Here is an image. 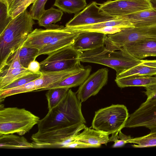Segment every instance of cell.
I'll return each instance as SVG.
<instances>
[{"instance_id": "1", "label": "cell", "mask_w": 156, "mask_h": 156, "mask_svg": "<svg viewBox=\"0 0 156 156\" xmlns=\"http://www.w3.org/2000/svg\"><path fill=\"white\" fill-rule=\"evenodd\" d=\"M82 102L69 89L60 102L40 119L38 130L31 136L33 148H53L78 134L86 126Z\"/></svg>"}, {"instance_id": "2", "label": "cell", "mask_w": 156, "mask_h": 156, "mask_svg": "<svg viewBox=\"0 0 156 156\" xmlns=\"http://www.w3.org/2000/svg\"><path fill=\"white\" fill-rule=\"evenodd\" d=\"M35 24L26 9L9 22L0 33V70L6 65L9 59L22 47Z\"/></svg>"}, {"instance_id": "3", "label": "cell", "mask_w": 156, "mask_h": 156, "mask_svg": "<svg viewBox=\"0 0 156 156\" xmlns=\"http://www.w3.org/2000/svg\"><path fill=\"white\" fill-rule=\"evenodd\" d=\"M78 60L80 62L105 65L114 69L116 76L141 63L122 48L120 50L112 51L105 45L93 50L81 53Z\"/></svg>"}, {"instance_id": "4", "label": "cell", "mask_w": 156, "mask_h": 156, "mask_svg": "<svg viewBox=\"0 0 156 156\" xmlns=\"http://www.w3.org/2000/svg\"><path fill=\"white\" fill-rule=\"evenodd\" d=\"M40 120L24 108L1 107L0 135L16 133L23 136L37 124Z\"/></svg>"}, {"instance_id": "5", "label": "cell", "mask_w": 156, "mask_h": 156, "mask_svg": "<svg viewBox=\"0 0 156 156\" xmlns=\"http://www.w3.org/2000/svg\"><path fill=\"white\" fill-rule=\"evenodd\" d=\"M129 114L123 105H112L95 112L91 127L108 135L125 127Z\"/></svg>"}, {"instance_id": "6", "label": "cell", "mask_w": 156, "mask_h": 156, "mask_svg": "<svg viewBox=\"0 0 156 156\" xmlns=\"http://www.w3.org/2000/svg\"><path fill=\"white\" fill-rule=\"evenodd\" d=\"M150 39H156V25L122 28L119 32L107 34L105 44L116 51L128 43Z\"/></svg>"}, {"instance_id": "7", "label": "cell", "mask_w": 156, "mask_h": 156, "mask_svg": "<svg viewBox=\"0 0 156 156\" xmlns=\"http://www.w3.org/2000/svg\"><path fill=\"white\" fill-rule=\"evenodd\" d=\"M80 53L72 45L52 52L40 62L41 72L62 70L71 68L80 61Z\"/></svg>"}, {"instance_id": "8", "label": "cell", "mask_w": 156, "mask_h": 156, "mask_svg": "<svg viewBox=\"0 0 156 156\" xmlns=\"http://www.w3.org/2000/svg\"><path fill=\"white\" fill-rule=\"evenodd\" d=\"M99 4L103 12L115 18L154 7L150 0H108Z\"/></svg>"}, {"instance_id": "9", "label": "cell", "mask_w": 156, "mask_h": 156, "mask_svg": "<svg viewBox=\"0 0 156 156\" xmlns=\"http://www.w3.org/2000/svg\"><path fill=\"white\" fill-rule=\"evenodd\" d=\"M95 2L87 5L80 12L76 14L66 25L67 27L92 24L115 19L103 12Z\"/></svg>"}, {"instance_id": "10", "label": "cell", "mask_w": 156, "mask_h": 156, "mask_svg": "<svg viewBox=\"0 0 156 156\" xmlns=\"http://www.w3.org/2000/svg\"><path fill=\"white\" fill-rule=\"evenodd\" d=\"M108 75V69L103 68L89 75L80 86L76 92L79 99L83 102L97 94L107 84Z\"/></svg>"}, {"instance_id": "11", "label": "cell", "mask_w": 156, "mask_h": 156, "mask_svg": "<svg viewBox=\"0 0 156 156\" xmlns=\"http://www.w3.org/2000/svg\"><path fill=\"white\" fill-rule=\"evenodd\" d=\"M21 48L16 51L6 66L0 70V90L22 77L33 73L23 67L20 62L19 55Z\"/></svg>"}, {"instance_id": "12", "label": "cell", "mask_w": 156, "mask_h": 156, "mask_svg": "<svg viewBox=\"0 0 156 156\" xmlns=\"http://www.w3.org/2000/svg\"><path fill=\"white\" fill-rule=\"evenodd\" d=\"M78 62L73 67L67 69L55 71L41 72V76L34 80L37 90L45 89L49 86L59 82L68 77L83 70V66Z\"/></svg>"}, {"instance_id": "13", "label": "cell", "mask_w": 156, "mask_h": 156, "mask_svg": "<svg viewBox=\"0 0 156 156\" xmlns=\"http://www.w3.org/2000/svg\"><path fill=\"white\" fill-rule=\"evenodd\" d=\"M107 34L94 31L79 33L73 48L80 53L96 49L105 45Z\"/></svg>"}, {"instance_id": "14", "label": "cell", "mask_w": 156, "mask_h": 156, "mask_svg": "<svg viewBox=\"0 0 156 156\" xmlns=\"http://www.w3.org/2000/svg\"><path fill=\"white\" fill-rule=\"evenodd\" d=\"M79 33L72 32L66 26L51 41L39 51L36 58L42 55H48L74 43Z\"/></svg>"}, {"instance_id": "15", "label": "cell", "mask_w": 156, "mask_h": 156, "mask_svg": "<svg viewBox=\"0 0 156 156\" xmlns=\"http://www.w3.org/2000/svg\"><path fill=\"white\" fill-rule=\"evenodd\" d=\"M64 26L57 28H36L28 35L22 47H27L41 50L49 43L63 29Z\"/></svg>"}, {"instance_id": "16", "label": "cell", "mask_w": 156, "mask_h": 156, "mask_svg": "<svg viewBox=\"0 0 156 156\" xmlns=\"http://www.w3.org/2000/svg\"><path fill=\"white\" fill-rule=\"evenodd\" d=\"M122 48L135 58L142 59L150 56H156V39H147L132 42Z\"/></svg>"}, {"instance_id": "17", "label": "cell", "mask_w": 156, "mask_h": 156, "mask_svg": "<svg viewBox=\"0 0 156 156\" xmlns=\"http://www.w3.org/2000/svg\"><path fill=\"white\" fill-rule=\"evenodd\" d=\"M83 130L76 136V140L85 144L90 148L99 147L109 142V135L105 133L86 126Z\"/></svg>"}, {"instance_id": "18", "label": "cell", "mask_w": 156, "mask_h": 156, "mask_svg": "<svg viewBox=\"0 0 156 156\" xmlns=\"http://www.w3.org/2000/svg\"><path fill=\"white\" fill-rule=\"evenodd\" d=\"M116 18L129 21L134 27L156 25V7Z\"/></svg>"}, {"instance_id": "19", "label": "cell", "mask_w": 156, "mask_h": 156, "mask_svg": "<svg viewBox=\"0 0 156 156\" xmlns=\"http://www.w3.org/2000/svg\"><path fill=\"white\" fill-rule=\"evenodd\" d=\"M91 66L88 65L77 73L71 75L62 80L52 84L46 88L40 89L36 91L48 90L55 88H70L80 86L89 76L91 71Z\"/></svg>"}, {"instance_id": "20", "label": "cell", "mask_w": 156, "mask_h": 156, "mask_svg": "<svg viewBox=\"0 0 156 156\" xmlns=\"http://www.w3.org/2000/svg\"><path fill=\"white\" fill-rule=\"evenodd\" d=\"M110 26L117 27L121 28L134 27L133 25L129 21L117 18L113 20L92 24L66 27L69 30L72 32L80 33L92 31L96 29Z\"/></svg>"}, {"instance_id": "21", "label": "cell", "mask_w": 156, "mask_h": 156, "mask_svg": "<svg viewBox=\"0 0 156 156\" xmlns=\"http://www.w3.org/2000/svg\"><path fill=\"white\" fill-rule=\"evenodd\" d=\"M132 75L156 76V60H143L139 64L116 76V79Z\"/></svg>"}, {"instance_id": "22", "label": "cell", "mask_w": 156, "mask_h": 156, "mask_svg": "<svg viewBox=\"0 0 156 156\" xmlns=\"http://www.w3.org/2000/svg\"><path fill=\"white\" fill-rule=\"evenodd\" d=\"M1 148L23 149L33 148L32 143L29 142L22 136L9 134L0 135Z\"/></svg>"}, {"instance_id": "23", "label": "cell", "mask_w": 156, "mask_h": 156, "mask_svg": "<svg viewBox=\"0 0 156 156\" xmlns=\"http://www.w3.org/2000/svg\"><path fill=\"white\" fill-rule=\"evenodd\" d=\"M115 81L121 88L129 87H146L156 83V76L132 75L119 79Z\"/></svg>"}, {"instance_id": "24", "label": "cell", "mask_w": 156, "mask_h": 156, "mask_svg": "<svg viewBox=\"0 0 156 156\" xmlns=\"http://www.w3.org/2000/svg\"><path fill=\"white\" fill-rule=\"evenodd\" d=\"M63 15V11L59 9L53 7L45 10L38 20V25L46 29H54L60 27L61 26L52 23L60 21Z\"/></svg>"}, {"instance_id": "25", "label": "cell", "mask_w": 156, "mask_h": 156, "mask_svg": "<svg viewBox=\"0 0 156 156\" xmlns=\"http://www.w3.org/2000/svg\"><path fill=\"white\" fill-rule=\"evenodd\" d=\"M87 4L86 0H55L54 5L65 12L75 13L83 9Z\"/></svg>"}, {"instance_id": "26", "label": "cell", "mask_w": 156, "mask_h": 156, "mask_svg": "<svg viewBox=\"0 0 156 156\" xmlns=\"http://www.w3.org/2000/svg\"><path fill=\"white\" fill-rule=\"evenodd\" d=\"M37 90L34 80L25 84L12 88L0 90V101H2L5 98L13 95L35 91Z\"/></svg>"}, {"instance_id": "27", "label": "cell", "mask_w": 156, "mask_h": 156, "mask_svg": "<svg viewBox=\"0 0 156 156\" xmlns=\"http://www.w3.org/2000/svg\"><path fill=\"white\" fill-rule=\"evenodd\" d=\"M69 89L55 88L49 89L45 94L48 110L56 106L64 97Z\"/></svg>"}, {"instance_id": "28", "label": "cell", "mask_w": 156, "mask_h": 156, "mask_svg": "<svg viewBox=\"0 0 156 156\" xmlns=\"http://www.w3.org/2000/svg\"><path fill=\"white\" fill-rule=\"evenodd\" d=\"M127 143L133 144L132 146L134 148H144L156 146V132H150L146 135L132 138L128 140Z\"/></svg>"}, {"instance_id": "29", "label": "cell", "mask_w": 156, "mask_h": 156, "mask_svg": "<svg viewBox=\"0 0 156 156\" xmlns=\"http://www.w3.org/2000/svg\"><path fill=\"white\" fill-rule=\"evenodd\" d=\"M39 50L36 49L27 47H21L19 53V58L23 66L27 68L30 63L35 60Z\"/></svg>"}, {"instance_id": "30", "label": "cell", "mask_w": 156, "mask_h": 156, "mask_svg": "<svg viewBox=\"0 0 156 156\" xmlns=\"http://www.w3.org/2000/svg\"><path fill=\"white\" fill-rule=\"evenodd\" d=\"M132 138L130 136L123 134L120 130L112 134L111 136L109 137V142H114L112 147H121L128 143V141Z\"/></svg>"}, {"instance_id": "31", "label": "cell", "mask_w": 156, "mask_h": 156, "mask_svg": "<svg viewBox=\"0 0 156 156\" xmlns=\"http://www.w3.org/2000/svg\"><path fill=\"white\" fill-rule=\"evenodd\" d=\"M48 0H36L30 9L29 13L34 20H38L44 11V6Z\"/></svg>"}, {"instance_id": "32", "label": "cell", "mask_w": 156, "mask_h": 156, "mask_svg": "<svg viewBox=\"0 0 156 156\" xmlns=\"http://www.w3.org/2000/svg\"><path fill=\"white\" fill-rule=\"evenodd\" d=\"M42 73H33L25 76L17 80L2 89H6L22 85L34 81L40 77ZM2 90V89H1Z\"/></svg>"}, {"instance_id": "33", "label": "cell", "mask_w": 156, "mask_h": 156, "mask_svg": "<svg viewBox=\"0 0 156 156\" xmlns=\"http://www.w3.org/2000/svg\"><path fill=\"white\" fill-rule=\"evenodd\" d=\"M12 19L8 15L6 6L0 2V33L3 30Z\"/></svg>"}, {"instance_id": "34", "label": "cell", "mask_w": 156, "mask_h": 156, "mask_svg": "<svg viewBox=\"0 0 156 156\" xmlns=\"http://www.w3.org/2000/svg\"><path fill=\"white\" fill-rule=\"evenodd\" d=\"M36 0H24L12 12L10 17L13 19L26 9L31 4H33Z\"/></svg>"}, {"instance_id": "35", "label": "cell", "mask_w": 156, "mask_h": 156, "mask_svg": "<svg viewBox=\"0 0 156 156\" xmlns=\"http://www.w3.org/2000/svg\"><path fill=\"white\" fill-rule=\"evenodd\" d=\"M140 127L148 129L151 133L156 132V112L147 119L140 124Z\"/></svg>"}, {"instance_id": "36", "label": "cell", "mask_w": 156, "mask_h": 156, "mask_svg": "<svg viewBox=\"0 0 156 156\" xmlns=\"http://www.w3.org/2000/svg\"><path fill=\"white\" fill-rule=\"evenodd\" d=\"M145 88L144 93L147 97V100H156V83Z\"/></svg>"}, {"instance_id": "37", "label": "cell", "mask_w": 156, "mask_h": 156, "mask_svg": "<svg viewBox=\"0 0 156 156\" xmlns=\"http://www.w3.org/2000/svg\"><path fill=\"white\" fill-rule=\"evenodd\" d=\"M28 69L33 73L41 72L40 63L35 60L31 62L28 66Z\"/></svg>"}, {"instance_id": "38", "label": "cell", "mask_w": 156, "mask_h": 156, "mask_svg": "<svg viewBox=\"0 0 156 156\" xmlns=\"http://www.w3.org/2000/svg\"><path fill=\"white\" fill-rule=\"evenodd\" d=\"M90 148L89 146L84 143L78 140H75L70 143L66 148Z\"/></svg>"}, {"instance_id": "39", "label": "cell", "mask_w": 156, "mask_h": 156, "mask_svg": "<svg viewBox=\"0 0 156 156\" xmlns=\"http://www.w3.org/2000/svg\"><path fill=\"white\" fill-rule=\"evenodd\" d=\"M23 0H12L8 10V14L9 16H10L12 12Z\"/></svg>"}, {"instance_id": "40", "label": "cell", "mask_w": 156, "mask_h": 156, "mask_svg": "<svg viewBox=\"0 0 156 156\" xmlns=\"http://www.w3.org/2000/svg\"><path fill=\"white\" fill-rule=\"evenodd\" d=\"M12 1V0H0V2L4 4L7 7L8 10Z\"/></svg>"}]
</instances>
